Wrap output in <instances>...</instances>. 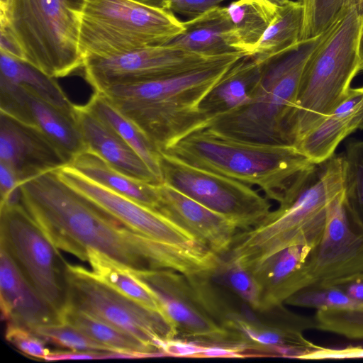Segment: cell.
I'll return each mask as SVG.
<instances>
[{"instance_id":"6da1fadb","label":"cell","mask_w":363,"mask_h":363,"mask_svg":"<svg viewBox=\"0 0 363 363\" xmlns=\"http://www.w3.org/2000/svg\"><path fill=\"white\" fill-rule=\"evenodd\" d=\"M58 170V169H57ZM48 172L20 185L21 203L52 243L81 260L96 250L135 271L172 269L183 274L198 264L195 251L140 234Z\"/></svg>"},{"instance_id":"7a4b0ae2","label":"cell","mask_w":363,"mask_h":363,"mask_svg":"<svg viewBox=\"0 0 363 363\" xmlns=\"http://www.w3.org/2000/svg\"><path fill=\"white\" fill-rule=\"evenodd\" d=\"M235 52L168 77L108 88L103 94L160 152L207 123L201 104L228 69Z\"/></svg>"},{"instance_id":"3957f363","label":"cell","mask_w":363,"mask_h":363,"mask_svg":"<svg viewBox=\"0 0 363 363\" xmlns=\"http://www.w3.org/2000/svg\"><path fill=\"white\" fill-rule=\"evenodd\" d=\"M192 166L256 186L281 203L298 192L318 168L294 145L269 144L195 130L161 151Z\"/></svg>"},{"instance_id":"277c9868","label":"cell","mask_w":363,"mask_h":363,"mask_svg":"<svg viewBox=\"0 0 363 363\" xmlns=\"http://www.w3.org/2000/svg\"><path fill=\"white\" fill-rule=\"evenodd\" d=\"M319 166L295 195L280 203L255 227L239 230L223 257L252 272L290 246L315 247L323 234L328 205L344 190V156L334 155Z\"/></svg>"},{"instance_id":"5b68a950","label":"cell","mask_w":363,"mask_h":363,"mask_svg":"<svg viewBox=\"0 0 363 363\" xmlns=\"http://www.w3.org/2000/svg\"><path fill=\"white\" fill-rule=\"evenodd\" d=\"M362 21L353 5L343 7L308 59L288 123L295 145L343 100L360 71L358 41Z\"/></svg>"},{"instance_id":"8992f818","label":"cell","mask_w":363,"mask_h":363,"mask_svg":"<svg viewBox=\"0 0 363 363\" xmlns=\"http://www.w3.org/2000/svg\"><path fill=\"white\" fill-rule=\"evenodd\" d=\"M324 33L266 61L247 101L213 118L203 128L244 140L291 145L289 117L305 66Z\"/></svg>"},{"instance_id":"52a82bcc","label":"cell","mask_w":363,"mask_h":363,"mask_svg":"<svg viewBox=\"0 0 363 363\" xmlns=\"http://www.w3.org/2000/svg\"><path fill=\"white\" fill-rule=\"evenodd\" d=\"M86 0H11L0 14L23 61L53 78L82 68V13Z\"/></svg>"},{"instance_id":"ba28073f","label":"cell","mask_w":363,"mask_h":363,"mask_svg":"<svg viewBox=\"0 0 363 363\" xmlns=\"http://www.w3.org/2000/svg\"><path fill=\"white\" fill-rule=\"evenodd\" d=\"M183 21L160 0H86L79 31L83 59L169 43Z\"/></svg>"},{"instance_id":"9c48e42d","label":"cell","mask_w":363,"mask_h":363,"mask_svg":"<svg viewBox=\"0 0 363 363\" xmlns=\"http://www.w3.org/2000/svg\"><path fill=\"white\" fill-rule=\"evenodd\" d=\"M0 248L62 317L67 303V262L21 203L0 206Z\"/></svg>"},{"instance_id":"30bf717a","label":"cell","mask_w":363,"mask_h":363,"mask_svg":"<svg viewBox=\"0 0 363 363\" xmlns=\"http://www.w3.org/2000/svg\"><path fill=\"white\" fill-rule=\"evenodd\" d=\"M160 165L162 183L225 216L240 230L255 227L272 211L269 199L245 183L161 152Z\"/></svg>"},{"instance_id":"8fae6325","label":"cell","mask_w":363,"mask_h":363,"mask_svg":"<svg viewBox=\"0 0 363 363\" xmlns=\"http://www.w3.org/2000/svg\"><path fill=\"white\" fill-rule=\"evenodd\" d=\"M66 279L67 306L96 316L160 351L164 340L177 338L160 313L104 284L91 270L66 262Z\"/></svg>"},{"instance_id":"7c38bea8","label":"cell","mask_w":363,"mask_h":363,"mask_svg":"<svg viewBox=\"0 0 363 363\" xmlns=\"http://www.w3.org/2000/svg\"><path fill=\"white\" fill-rule=\"evenodd\" d=\"M130 272L153 296L177 338L242 347L237 335L205 311L185 275L165 269Z\"/></svg>"},{"instance_id":"4fadbf2b","label":"cell","mask_w":363,"mask_h":363,"mask_svg":"<svg viewBox=\"0 0 363 363\" xmlns=\"http://www.w3.org/2000/svg\"><path fill=\"white\" fill-rule=\"evenodd\" d=\"M218 57H205L166 44L108 57L85 58L82 68L94 91L102 93L111 86L173 75Z\"/></svg>"},{"instance_id":"5bb4252c","label":"cell","mask_w":363,"mask_h":363,"mask_svg":"<svg viewBox=\"0 0 363 363\" xmlns=\"http://www.w3.org/2000/svg\"><path fill=\"white\" fill-rule=\"evenodd\" d=\"M57 172L66 184L130 229L154 240L188 250L212 251L177 222L94 182L69 165Z\"/></svg>"},{"instance_id":"9a60e30c","label":"cell","mask_w":363,"mask_h":363,"mask_svg":"<svg viewBox=\"0 0 363 363\" xmlns=\"http://www.w3.org/2000/svg\"><path fill=\"white\" fill-rule=\"evenodd\" d=\"M343 191L328 205L323 236L309 255L311 286H335L363 274V234L348 218Z\"/></svg>"},{"instance_id":"2e32d148","label":"cell","mask_w":363,"mask_h":363,"mask_svg":"<svg viewBox=\"0 0 363 363\" xmlns=\"http://www.w3.org/2000/svg\"><path fill=\"white\" fill-rule=\"evenodd\" d=\"M0 162L13 170L21 184L60 169L69 160L38 128L0 111Z\"/></svg>"},{"instance_id":"e0dca14e","label":"cell","mask_w":363,"mask_h":363,"mask_svg":"<svg viewBox=\"0 0 363 363\" xmlns=\"http://www.w3.org/2000/svg\"><path fill=\"white\" fill-rule=\"evenodd\" d=\"M0 111L46 134L69 162L86 150L76 117L62 111L21 85L0 77Z\"/></svg>"},{"instance_id":"ac0fdd59","label":"cell","mask_w":363,"mask_h":363,"mask_svg":"<svg viewBox=\"0 0 363 363\" xmlns=\"http://www.w3.org/2000/svg\"><path fill=\"white\" fill-rule=\"evenodd\" d=\"M157 188L156 211L189 230L218 256L228 252L240 230L233 221L164 183Z\"/></svg>"},{"instance_id":"d6986e66","label":"cell","mask_w":363,"mask_h":363,"mask_svg":"<svg viewBox=\"0 0 363 363\" xmlns=\"http://www.w3.org/2000/svg\"><path fill=\"white\" fill-rule=\"evenodd\" d=\"M0 305L7 323L33 331L62 322L60 314L30 283L8 252L0 248Z\"/></svg>"},{"instance_id":"ffe728a7","label":"cell","mask_w":363,"mask_h":363,"mask_svg":"<svg viewBox=\"0 0 363 363\" xmlns=\"http://www.w3.org/2000/svg\"><path fill=\"white\" fill-rule=\"evenodd\" d=\"M313 248L307 245L290 246L251 272L261 291L258 311L280 307L289 297L313 284L308 262Z\"/></svg>"},{"instance_id":"44dd1931","label":"cell","mask_w":363,"mask_h":363,"mask_svg":"<svg viewBox=\"0 0 363 363\" xmlns=\"http://www.w3.org/2000/svg\"><path fill=\"white\" fill-rule=\"evenodd\" d=\"M75 112L86 150L129 177L154 185L162 183L140 155L86 105H75Z\"/></svg>"},{"instance_id":"7402d4cb","label":"cell","mask_w":363,"mask_h":363,"mask_svg":"<svg viewBox=\"0 0 363 363\" xmlns=\"http://www.w3.org/2000/svg\"><path fill=\"white\" fill-rule=\"evenodd\" d=\"M363 129V86L350 88L343 100L294 145L315 164L333 155L340 143Z\"/></svg>"},{"instance_id":"603a6c76","label":"cell","mask_w":363,"mask_h":363,"mask_svg":"<svg viewBox=\"0 0 363 363\" xmlns=\"http://www.w3.org/2000/svg\"><path fill=\"white\" fill-rule=\"evenodd\" d=\"M183 24L184 30L168 45L208 57L240 52L227 7L216 6Z\"/></svg>"},{"instance_id":"cb8c5ba5","label":"cell","mask_w":363,"mask_h":363,"mask_svg":"<svg viewBox=\"0 0 363 363\" xmlns=\"http://www.w3.org/2000/svg\"><path fill=\"white\" fill-rule=\"evenodd\" d=\"M262 65L252 56L245 55L228 69L201 104L207 123L247 101L259 79Z\"/></svg>"},{"instance_id":"d4e9b609","label":"cell","mask_w":363,"mask_h":363,"mask_svg":"<svg viewBox=\"0 0 363 363\" xmlns=\"http://www.w3.org/2000/svg\"><path fill=\"white\" fill-rule=\"evenodd\" d=\"M68 165L94 182L155 210L158 201L157 185L125 175L94 152L84 150Z\"/></svg>"},{"instance_id":"484cf974","label":"cell","mask_w":363,"mask_h":363,"mask_svg":"<svg viewBox=\"0 0 363 363\" xmlns=\"http://www.w3.org/2000/svg\"><path fill=\"white\" fill-rule=\"evenodd\" d=\"M0 69V77L24 86L45 101L75 117V105L69 101L55 78L1 51Z\"/></svg>"},{"instance_id":"4316f807","label":"cell","mask_w":363,"mask_h":363,"mask_svg":"<svg viewBox=\"0 0 363 363\" xmlns=\"http://www.w3.org/2000/svg\"><path fill=\"white\" fill-rule=\"evenodd\" d=\"M303 21L302 5L298 1H291L277 11L258 45L250 55L264 64L269 59L293 48L301 42Z\"/></svg>"},{"instance_id":"83f0119b","label":"cell","mask_w":363,"mask_h":363,"mask_svg":"<svg viewBox=\"0 0 363 363\" xmlns=\"http://www.w3.org/2000/svg\"><path fill=\"white\" fill-rule=\"evenodd\" d=\"M86 106L110 125L162 182L160 165V152L134 123L118 111L101 92L95 91Z\"/></svg>"},{"instance_id":"f1b7e54d","label":"cell","mask_w":363,"mask_h":363,"mask_svg":"<svg viewBox=\"0 0 363 363\" xmlns=\"http://www.w3.org/2000/svg\"><path fill=\"white\" fill-rule=\"evenodd\" d=\"M62 322L78 328L87 335L116 352L141 353L147 357H165L156 347L84 311L67 306L62 313Z\"/></svg>"},{"instance_id":"f546056e","label":"cell","mask_w":363,"mask_h":363,"mask_svg":"<svg viewBox=\"0 0 363 363\" xmlns=\"http://www.w3.org/2000/svg\"><path fill=\"white\" fill-rule=\"evenodd\" d=\"M227 9L233 26L236 48L250 55L278 10L262 0H236Z\"/></svg>"},{"instance_id":"4dcf8cb0","label":"cell","mask_w":363,"mask_h":363,"mask_svg":"<svg viewBox=\"0 0 363 363\" xmlns=\"http://www.w3.org/2000/svg\"><path fill=\"white\" fill-rule=\"evenodd\" d=\"M86 252L87 262L91 267L93 275L97 279L121 294L162 315L153 296L129 268L96 250L88 249Z\"/></svg>"},{"instance_id":"1f68e13d","label":"cell","mask_w":363,"mask_h":363,"mask_svg":"<svg viewBox=\"0 0 363 363\" xmlns=\"http://www.w3.org/2000/svg\"><path fill=\"white\" fill-rule=\"evenodd\" d=\"M344 156V205L354 227L363 234V141L348 144Z\"/></svg>"},{"instance_id":"d6a6232c","label":"cell","mask_w":363,"mask_h":363,"mask_svg":"<svg viewBox=\"0 0 363 363\" xmlns=\"http://www.w3.org/2000/svg\"><path fill=\"white\" fill-rule=\"evenodd\" d=\"M303 8L300 41L324 33L337 19L341 9L353 5L363 16V0H298Z\"/></svg>"},{"instance_id":"836d02e7","label":"cell","mask_w":363,"mask_h":363,"mask_svg":"<svg viewBox=\"0 0 363 363\" xmlns=\"http://www.w3.org/2000/svg\"><path fill=\"white\" fill-rule=\"evenodd\" d=\"M212 278H216L252 309L259 310L260 287L253 274L241 263L220 257Z\"/></svg>"},{"instance_id":"e575fe53","label":"cell","mask_w":363,"mask_h":363,"mask_svg":"<svg viewBox=\"0 0 363 363\" xmlns=\"http://www.w3.org/2000/svg\"><path fill=\"white\" fill-rule=\"evenodd\" d=\"M33 332L45 341L72 351L116 352L66 322L39 326Z\"/></svg>"},{"instance_id":"d590c367","label":"cell","mask_w":363,"mask_h":363,"mask_svg":"<svg viewBox=\"0 0 363 363\" xmlns=\"http://www.w3.org/2000/svg\"><path fill=\"white\" fill-rule=\"evenodd\" d=\"M316 329L348 338L363 340V306L349 308L318 309Z\"/></svg>"},{"instance_id":"8d00e7d4","label":"cell","mask_w":363,"mask_h":363,"mask_svg":"<svg viewBox=\"0 0 363 363\" xmlns=\"http://www.w3.org/2000/svg\"><path fill=\"white\" fill-rule=\"evenodd\" d=\"M6 340L24 354L39 359L50 352L45 347V340L28 329L7 323L5 332Z\"/></svg>"},{"instance_id":"74e56055","label":"cell","mask_w":363,"mask_h":363,"mask_svg":"<svg viewBox=\"0 0 363 363\" xmlns=\"http://www.w3.org/2000/svg\"><path fill=\"white\" fill-rule=\"evenodd\" d=\"M225 0H160L162 4L174 13L192 18L218 6Z\"/></svg>"},{"instance_id":"f35d334b","label":"cell","mask_w":363,"mask_h":363,"mask_svg":"<svg viewBox=\"0 0 363 363\" xmlns=\"http://www.w3.org/2000/svg\"><path fill=\"white\" fill-rule=\"evenodd\" d=\"M204 347L205 344L198 342L174 338L164 340L160 347V350L165 357L197 358Z\"/></svg>"},{"instance_id":"ab89813d","label":"cell","mask_w":363,"mask_h":363,"mask_svg":"<svg viewBox=\"0 0 363 363\" xmlns=\"http://www.w3.org/2000/svg\"><path fill=\"white\" fill-rule=\"evenodd\" d=\"M106 352L72 351L50 352L44 359L45 361L103 359Z\"/></svg>"},{"instance_id":"60d3db41","label":"cell","mask_w":363,"mask_h":363,"mask_svg":"<svg viewBox=\"0 0 363 363\" xmlns=\"http://www.w3.org/2000/svg\"><path fill=\"white\" fill-rule=\"evenodd\" d=\"M353 299L363 302V274L335 286Z\"/></svg>"},{"instance_id":"b9f144b4","label":"cell","mask_w":363,"mask_h":363,"mask_svg":"<svg viewBox=\"0 0 363 363\" xmlns=\"http://www.w3.org/2000/svg\"><path fill=\"white\" fill-rule=\"evenodd\" d=\"M358 55L360 71L363 70V16L358 41Z\"/></svg>"},{"instance_id":"7bdbcfd3","label":"cell","mask_w":363,"mask_h":363,"mask_svg":"<svg viewBox=\"0 0 363 363\" xmlns=\"http://www.w3.org/2000/svg\"><path fill=\"white\" fill-rule=\"evenodd\" d=\"M264 2L267 3L270 6H273L276 9L279 10L285 6H286L288 4L290 3L291 0H262Z\"/></svg>"},{"instance_id":"ee69618b","label":"cell","mask_w":363,"mask_h":363,"mask_svg":"<svg viewBox=\"0 0 363 363\" xmlns=\"http://www.w3.org/2000/svg\"><path fill=\"white\" fill-rule=\"evenodd\" d=\"M11 0H0V14L6 13Z\"/></svg>"}]
</instances>
